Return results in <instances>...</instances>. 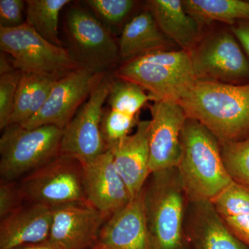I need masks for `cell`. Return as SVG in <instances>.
<instances>
[{"mask_svg": "<svg viewBox=\"0 0 249 249\" xmlns=\"http://www.w3.org/2000/svg\"><path fill=\"white\" fill-rule=\"evenodd\" d=\"M58 79L49 75L22 73L9 124H22L32 119L43 107Z\"/></svg>", "mask_w": 249, "mask_h": 249, "instance_id": "obj_22", "label": "cell"}, {"mask_svg": "<svg viewBox=\"0 0 249 249\" xmlns=\"http://www.w3.org/2000/svg\"><path fill=\"white\" fill-rule=\"evenodd\" d=\"M16 249H57L54 247L48 240L42 243L34 244V245H29L23 246Z\"/></svg>", "mask_w": 249, "mask_h": 249, "instance_id": "obj_33", "label": "cell"}, {"mask_svg": "<svg viewBox=\"0 0 249 249\" xmlns=\"http://www.w3.org/2000/svg\"><path fill=\"white\" fill-rule=\"evenodd\" d=\"M91 249H152L144 206L143 188L103 224Z\"/></svg>", "mask_w": 249, "mask_h": 249, "instance_id": "obj_15", "label": "cell"}, {"mask_svg": "<svg viewBox=\"0 0 249 249\" xmlns=\"http://www.w3.org/2000/svg\"><path fill=\"white\" fill-rule=\"evenodd\" d=\"M232 33L249 60V20L240 21L231 27Z\"/></svg>", "mask_w": 249, "mask_h": 249, "instance_id": "obj_32", "label": "cell"}, {"mask_svg": "<svg viewBox=\"0 0 249 249\" xmlns=\"http://www.w3.org/2000/svg\"><path fill=\"white\" fill-rule=\"evenodd\" d=\"M178 166L189 201H212L232 182L223 162L217 139L202 124L188 118Z\"/></svg>", "mask_w": 249, "mask_h": 249, "instance_id": "obj_3", "label": "cell"}, {"mask_svg": "<svg viewBox=\"0 0 249 249\" xmlns=\"http://www.w3.org/2000/svg\"><path fill=\"white\" fill-rule=\"evenodd\" d=\"M81 164L87 201L106 217H110L132 200L110 150Z\"/></svg>", "mask_w": 249, "mask_h": 249, "instance_id": "obj_13", "label": "cell"}, {"mask_svg": "<svg viewBox=\"0 0 249 249\" xmlns=\"http://www.w3.org/2000/svg\"><path fill=\"white\" fill-rule=\"evenodd\" d=\"M147 10L170 41L191 53L203 38L201 28L186 12L180 0H150Z\"/></svg>", "mask_w": 249, "mask_h": 249, "instance_id": "obj_19", "label": "cell"}, {"mask_svg": "<svg viewBox=\"0 0 249 249\" xmlns=\"http://www.w3.org/2000/svg\"><path fill=\"white\" fill-rule=\"evenodd\" d=\"M113 78L107 102L109 108L129 115L137 116L139 110L147 102L152 101L151 96L139 85L120 78Z\"/></svg>", "mask_w": 249, "mask_h": 249, "instance_id": "obj_25", "label": "cell"}, {"mask_svg": "<svg viewBox=\"0 0 249 249\" xmlns=\"http://www.w3.org/2000/svg\"><path fill=\"white\" fill-rule=\"evenodd\" d=\"M53 208L29 203L1 220L0 249H16L48 240Z\"/></svg>", "mask_w": 249, "mask_h": 249, "instance_id": "obj_18", "label": "cell"}, {"mask_svg": "<svg viewBox=\"0 0 249 249\" xmlns=\"http://www.w3.org/2000/svg\"><path fill=\"white\" fill-rule=\"evenodd\" d=\"M185 231L193 249H249L229 230L210 201H189Z\"/></svg>", "mask_w": 249, "mask_h": 249, "instance_id": "obj_17", "label": "cell"}, {"mask_svg": "<svg viewBox=\"0 0 249 249\" xmlns=\"http://www.w3.org/2000/svg\"><path fill=\"white\" fill-rule=\"evenodd\" d=\"M19 186L25 201L54 208L73 203L88 202L79 160L60 155L48 164L22 178Z\"/></svg>", "mask_w": 249, "mask_h": 249, "instance_id": "obj_7", "label": "cell"}, {"mask_svg": "<svg viewBox=\"0 0 249 249\" xmlns=\"http://www.w3.org/2000/svg\"><path fill=\"white\" fill-rule=\"evenodd\" d=\"M113 77L107 73L96 85L71 121L62 131L60 154L80 163L89 161L108 150L101 131L103 105L107 101Z\"/></svg>", "mask_w": 249, "mask_h": 249, "instance_id": "obj_10", "label": "cell"}, {"mask_svg": "<svg viewBox=\"0 0 249 249\" xmlns=\"http://www.w3.org/2000/svg\"><path fill=\"white\" fill-rule=\"evenodd\" d=\"M143 192L152 249H186L189 199L178 168L152 173Z\"/></svg>", "mask_w": 249, "mask_h": 249, "instance_id": "obj_2", "label": "cell"}, {"mask_svg": "<svg viewBox=\"0 0 249 249\" xmlns=\"http://www.w3.org/2000/svg\"><path fill=\"white\" fill-rule=\"evenodd\" d=\"M185 10L199 25L222 22L234 25L249 20V1L245 0H183Z\"/></svg>", "mask_w": 249, "mask_h": 249, "instance_id": "obj_23", "label": "cell"}, {"mask_svg": "<svg viewBox=\"0 0 249 249\" xmlns=\"http://www.w3.org/2000/svg\"><path fill=\"white\" fill-rule=\"evenodd\" d=\"M138 117L109 108L103 113L101 131L107 148L111 144L128 136L139 122Z\"/></svg>", "mask_w": 249, "mask_h": 249, "instance_id": "obj_28", "label": "cell"}, {"mask_svg": "<svg viewBox=\"0 0 249 249\" xmlns=\"http://www.w3.org/2000/svg\"><path fill=\"white\" fill-rule=\"evenodd\" d=\"M211 201L229 230L249 247V185L232 181Z\"/></svg>", "mask_w": 249, "mask_h": 249, "instance_id": "obj_21", "label": "cell"}, {"mask_svg": "<svg viewBox=\"0 0 249 249\" xmlns=\"http://www.w3.org/2000/svg\"><path fill=\"white\" fill-rule=\"evenodd\" d=\"M85 4L91 12L112 34V29L120 27L133 11V0H88Z\"/></svg>", "mask_w": 249, "mask_h": 249, "instance_id": "obj_27", "label": "cell"}, {"mask_svg": "<svg viewBox=\"0 0 249 249\" xmlns=\"http://www.w3.org/2000/svg\"><path fill=\"white\" fill-rule=\"evenodd\" d=\"M62 131L53 125L27 129L9 124L0 139L1 180L24 178L61 155Z\"/></svg>", "mask_w": 249, "mask_h": 249, "instance_id": "obj_5", "label": "cell"}, {"mask_svg": "<svg viewBox=\"0 0 249 249\" xmlns=\"http://www.w3.org/2000/svg\"><path fill=\"white\" fill-rule=\"evenodd\" d=\"M25 201L19 183L16 181H3L0 184V219L15 212L23 206Z\"/></svg>", "mask_w": 249, "mask_h": 249, "instance_id": "obj_30", "label": "cell"}, {"mask_svg": "<svg viewBox=\"0 0 249 249\" xmlns=\"http://www.w3.org/2000/svg\"><path fill=\"white\" fill-rule=\"evenodd\" d=\"M196 80L249 83V60L231 31L208 36L189 53Z\"/></svg>", "mask_w": 249, "mask_h": 249, "instance_id": "obj_9", "label": "cell"}, {"mask_svg": "<svg viewBox=\"0 0 249 249\" xmlns=\"http://www.w3.org/2000/svg\"><path fill=\"white\" fill-rule=\"evenodd\" d=\"M65 31L72 57L82 66L107 73L119 61L112 34L89 10L73 6L67 11Z\"/></svg>", "mask_w": 249, "mask_h": 249, "instance_id": "obj_8", "label": "cell"}, {"mask_svg": "<svg viewBox=\"0 0 249 249\" xmlns=\"http://www.w3.org/2000/svg\"><path fill=\"white\" fill-rule=\"evenodd\" d=\"M178 103L188 118L202 124L220 144L249 138V83L196 80Z\"/></svg>", "mask_w": 249, "mask_h": 249, "instance_id": "obj_1", "label": "cell"}, {"mask_svg": "<svg viewBox=\"0 0 249 249\" xmlns=\"http://www.w3.org/2000/svg\"><path fill=\"white\" fill-rule=\"evenodd\" d=\"M22 72L15 70L0 73V129L9 125L14 111L18 84Z\"/></svg>", "mask_w": 249, "mask_h": 249, "instance_id": "obj_29", "label": "cell"}, {"mask_svg": "<svg viewBox=\"0 0 249 249\" xmlns=\"http://www.w3.org/2000/svg\"><path fill=\"white\" fill-rule=\"evenodd\" d=\"M106 73L80 67L57 80L43 107L20 124L27 129L53 125L64 129Z\"/></svg>", "mask_w": 249, "mask_h": 249, "instance_id": "obj_11", "label": "cell"}, {"mask_svg": "<svg viewBox=\"0 0 249 249\" xmlns=\"http://www.w3.org/2000/svg\"><path fill=\"white\" fill-rule=\"evenodd\" d=\"M220 145L223 162L232 181L249 185V138Z\"/></svg>", "mask_w": 249, "mask_h": 249, "instance_id": "obj_26", "label": "cell"}, {"mask_svg": "<svg viewBox=\"0 0 249 249\" xmlns=\"http://www.w3.org/2000/svg\"><path fill=\"white\" fill-rule=\"evenodd\" d=\"M0 48L22 73L60 78L83 67L67 49L51 43L27 23L14 29L0 27Z\"/></svg>", "mask_w": 249, "mask_h": 249, "instance_id": "obj_6", "label": "cell"}, {"mask_svg": "<svg viewBox=\"0 0 249 249\" xmlns=\"http://www.w3.org/2000/svg\"><path fill=\"white\" fill-rule=\"evenodd\" d=\"M70 0H27L26 23L51 43L62 47L58 34L59 16Z\"/></svg>", "mask_w": 249, "mask_h": 249, "instance_id": "obj_24", "label": "cell"}, {"mask_svg": "<svg viewBox=\"0 0 249 249\" xmlns=\"http://www.w3.org/2000/svg\"><path fill=\"white\" fill-rule=\"evenodd\" d=\"M26 1L0 0V27L14 29L26 23Z\"/></svg>", "mask_w": 249, "mask_h": 249, "instance_id": "obj_31", "label": "cell"}, {"mask_svg": "<svg viewBox=\"0 0 249 249\" xmlns=\"http://www.w3.org/2000/svg\"><path fill=\"white\" fill-rule=\"evenodd\" d=\"M108 219L88 202L56 206L48 241L57 249L92 247Z\"/></svg>", "mask_w": 249, "mask_h": 249, "instance_id": "obj_14", "label": "cell"}, {"mask_svg": "<svg viewBox=\"0 0 249 249\" xmlns=\"http://www.w3.org/2000/svg\"><path fill=\"white\" fill-rule=\"evenodd\" d=\"M117 42L124 62L152 52L172 50L175 45L161 32L147 9L126 23Z\"/></svg>", "mask_w": 249, "mask_h": 249, "instance_id": "obj_20", "label": "cell"}, {"mask_svg": "<svg viewBox=\"0 0 249 249\" xmlns=\"http://www.w3.org/2000/svg\"><path fill=\"white\" fill-rule=\"evenodd\" d=\"M149 146L150 173L178 168L182 155L181 135L188 116L176 101H152Z\"/></svg>", "mask_w": 249, "mask_h": 249, "instance_id": "obj_12", "label": "cell"}, {"mask_svg": "<svg viewBox=\"0 0 249 249\" xmlns=\"http://www.w3.org/2000/svg\"><path fill=\"white\" fill-rule=\"evenodd\" d=\"M150 120L139 121L133 134L108 147L118 172L128 188L132 199L145 186L150 170Z\"/></svg>", "mask_w": 249, "mask_h": 249, "instance_id": "obj_16", "label": "cell"}, {"mask_svg": "<svg viewBox=\"0 0 249 249\" xmlns=\"http://www.w3.org/2000/svg\"><path fill=\"white\" fill-rule=\"evenodd\" d=\"M114 76L139 85L152 101L178 102L197 80L191 55L181 49L158 51L124 62Z\"/></svg>", "mask_w": 249, "mask_h": 249, "instance_id": "obj_4", "label": "cell"}]
</instances>
